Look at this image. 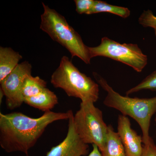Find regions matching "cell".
<instances>
[{"label": "cell", "instance_id": "6da1fadb", "mask_svg": "<svg viewBox=\"0 0 156 156\" xmlns=\"http://www.w3.org/2000/svg\"><path fill=\"white\" fill-rule=\"evenodd\" d=\"M71 110L66 112H45L34 118L20 112L0 113V146L8 153H23L34 146L49 125L56 121L68 120Z\"/></svg>", "mask_w": 156, "mask_h": 156}, {"label": "cell", "instance_id": "7a4b0ae2", "mask_svg": "<svg viewBox=\"0 0 156 156\" xmlns=\"http://www.w3.org/2000/svg\"><path fill=\"white\" fill-rule=\"evenodd\" d=\"M93 76L97 83L107 92L104 104L135 120L142 131L144 145L148 144L152 138L149 135L151 120L156 113V96L143 98L123 96L115 91L97 73L93 72Z\"/></svg>", "mask_w": 156, "mask_h": 156}, {"label": "cell", "instance_id": "3957f363", "mask_svg": "<svg viewBox=\"0 0 156 156\" xmlns=\"http://www.w3.org/2000/svg\"><path fill=\"white\" fill-rule=\"evenodd\" d=\"M44 12L41 15L40 28L53 41L69 51L72 57L76 56L87 64H90L89 47L81 36L69 24L65 17L42 3Z\"/></svg>", "mask_w": 156, "mask_h": 156}, {"label": "cell", "instance_id": "277c9868", "mask_svg": "<svg viewBox=\"0 0 156 156\" xmlns=\"http://www.w3.org/2000/svg\"><path fill=\"white\" fill-rule=\"evenodd\" d=\"M50 82L53 87L62 89L69 97L80 98L81 102L95 103L99 98V85L81 73L67 56H62Z\"/></svg>", "mask_w": 156, "mask_h": 156}, {"label": "cell", "instance_id": "5b68a950", "mask_svg": "<svg viewBox=\"0 0 156 156\" xmlns=\"http://www.w3.org/2000/svg\"><path fill=\"white\" fill-rule=\"evenodd\" d=\"M76 132L87 144L97 146L101 152L105 146L108 126L103 113L92 101L81 102L80 108L74 115Z\"/></svg>", "mask_w": 156, "mask_h": 156}, {"label": "cell", "instance_id": "8992f818", "mask_svg": "<svg viewBox=\"0 0 156 156\" xmlns=\"http://www.w3.org/2000/svg\"><path fill=\"white\" fill-rule=\"evenodd\" d=\"M89 50L91 58L107 57L127 65L136 72L141 73L147 64V56L137 44H121L105 37L98 46L89 47Z\"/></svg>", "mask_w": 156, "mask_h": 156}, {"label": "cell", "instance_id": "52a82bcc", "mask_svg": "<svg viewBox=\"0 0 156 156\" xmlns=\"http://www.w3.org/2000/svg\"><path fill=\"white\" fill-rule=\"evenodd\" d=\"M32 68L29 62H23L0 83V89L2 90L6 98V105L10 110L19 108L24 103L22 94L23 85L26 78L31 75Z\"/></svg>", "mask_w": 156, "mask_h": 156}, {"label": "cell", "instance_id": "ba28073f", "mask_svg": "<svg viewBox=\"0 0 156 156\" xmlns=\"http://www.w3.org/2000/svg\"><path fill=\"white\" fill-rule=\"evenodd\" d=\"M74 114L71 111L68 129L65 139L51 148L45 156H86L89 154V146L83 141L76 132L73 123Z\"/></svg>", "mask_w": 156, "mask_h": 156}, {"label": "cell", "instance_id": "9c48e42d", "mask_svg": "<svg viewBox=\"0 0 156 156\" xmlns=\"http://www.w3.org/2000/svg\"><path fill=\"white\" fill-rule=\"evenodd\" d=\"M117 130L127 156H141L144 146L142 136L138 135L131 128V122L128 117L119 115Z\"/></svg>", "mask_w": 156, "mask_h": 156}, {"label": "cell", "instance_id": "30bf717a", "mask_svg": "<svg viewBox=\"0 0 156 156\" xmlns=\"http://www.w3.org/2000/svg\"><path fill=\"white\" fill-rule=\"evenodd\" d=\"M23 102L45 112L50 111L58 103V98L54 92L46 88L38 95L24 98Z\"/></svg>", "mask_w": 156, "mask_h": 156}, {"label": "cell", "instance_id": "8fae6325", "mask_svg": "<svg viewBox=\"0 0 156 156\" xmlns=\"http://www.w3.org/2000/svg\"><path fill=\"white\" fill-rule=\"evenodd\" d=\"M22 58L12 48L0 47V83L15 69Z\"/></svg>", "mask_w": 156, "mask_h": 156}, {"label": "cell", "instance_id": "7c38bea8", "mask_svg": "<svg viewBox=\"0 0 156 156\" xmlns=\"http://www.w3.org/2000/svg\"><path fill=\"white\" fill-rule=\"evenodd\" d=\"M108 126L105 146L101 152V156H127L118 133L112 125Z\"/></svg>", "mask_w": 156, "mask_h": 156}, {"label": "cell", "instance_id": "4fadbf2b", "mask_svg": "<svg viewBox=\"0 0 156 156\" xmlns=\"http://www.w3.org/2000/svg\"><path fill=\"white\" fill-rule=\"evenodd\" d=\"M99 13H111L122 18H127L130 16L131 11L125 7L113 5L100 0H95L94 5L87 14Z\"/></svg>", "mask_w": 156, "mask_h": 156}, {"label": "cell", "instance_id": "5bb4252c", "mask_svg": "<svg viewBox=\"0 0 156 156\" xmlns=\"http://www.w3.org/2000/svg\"><path fill=\"white\" fill-rule=\"evenodd\" d=\"M47 82L39 76H28L23 85L22 94L23 99L38 95L47 88Z\"/></svg>", "mask_w": 156, "mask_h": 156}, {"label": "cell", "instance_id": "9a60e30c", "mask_svg": "<svg viewBox=\"0 0 156 156\" xmlns=\"http://www.w3.org/2000/svg\"><path fill=\"white\" fill-rule=\"evenodd\" d=\"M143 90L156 91V70L146 77L140 83L126 92V95H131Z\"/></svg>", "mask_w": 156, "mask_h": 156}, {"label": "cell", "instance_id": "2e32d148", "mask_svg": "<svg viewBox=\"0 0 156 156\" xmlns=\"http://www.w3.org/2000/svg\"><path fill=\"white\" fill-rule=\"evenodd\" d=\"M140 24L144 27H151L154 29L156 37V16L149 9L144 10L138 18Z\"/></svg>", "mask_w": 156, "mask_h": 156}, {"label": "cell", "instance_id": "e0dca14e", "mask_svg": "<svg viewBox=\"0 0 156 156\" xmlns=\"http://www.w3.org/2000/svg\"><path fill=\"white\" fill-rule=\"evenodd\" d=\"M74 2L78 14H87L94 5L95 0H75Z\"/></svg>", "mask_w": 156, "mask_h": 156}, {"label": "cell", "instance_id": "ac0fdd59", "mask_svg": "<svg viewBox=\"0 0 156 156\" xmlns=\"http://www.w3.org/2000/svg\"><path fill=\"white\" fill-rule=\"evenodd\" d=\"M140 156H156V145L152 138L147 145H144L142 154Z\"/></svg>", "mask_w": 156, "mask_h": 156}, {"label": "cell", "instance_id": "d6986e66", "mask_svg": "<svg viewBox=\"0 0 156 156\" xmlns=\"http://www.w3.org/2000/svg\"><path fill=\"white\" fill-rule=\"evenodd\" d=\"M92 150L88 156H101V153L98 147L96 145L93 144Z\"/></svg>", "mask_w": 156, "mask_h": 156}, {"label": "cell", "instance_id": "ffe728a7", "mask_svg": "<svg viewBox=\"0 0 156 156\" xmlns=\"http://www.w3.org/2000/svg\"><path fill=\"white\" fill-rule=\"evenodd\" d=\"M0 100H1V103H2V99L3 97L4 96V93H3L2 90L0 89Z\"/></svg>", "mask_w": 156, "mask_h": 156}, {"label": "cell", "instance_id": "44dd1931", "mask_svg": "<svg viewBox=\"0 0 156 156\" xmlns=\"http://www.w3.org/2000/svg\"><path fill=\"white\" fill-rule=\"evenodd\" d=\"M155 122L156 124V116L155 119Z\"/></svg>", "mask_w": 156, "mask_h": 156}, {"label": "cell", "instance_id": "7402d4cb", "mask_svg": "<svg viewBox=\"0 0 156 156\" xmlns=\"http://www.w3.org/2000/svg\"></svg>", "mask_w": 156, "mask_h": 156}, {"label": "cell", "instance_id": "603a6c76", "mask_svg": "<svg viewBox=\"0 0 156 156\" xmlns=\"http://www.w3.org/2000/svg\"></svg>", "mask_w": 156, "mask_h": 156}]
</instances>
